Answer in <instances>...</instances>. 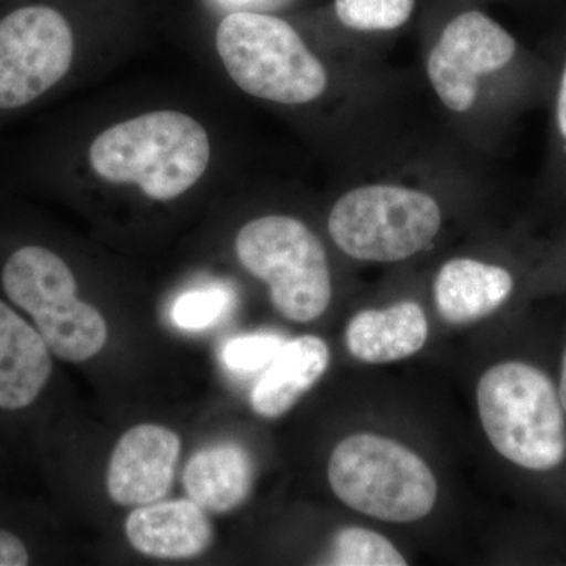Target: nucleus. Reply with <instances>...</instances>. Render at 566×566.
Instances as JSON below:
<instances>
[{
    "instance_id": "nucleus-10",
    "label": "nucleus",
    "mask_w": 566,
    "mask_h": 566,
    "mask_svg": "<svg viewBox=\"0 0 566 566\" xmlns=\"http://www.w3.org/2000/svg\"><path fill=\"white\" fill-rule=\"evenodd\" d=\"M180 438L159 424H137L122 436L107 469V493L118 505L140 506L166 497L180 455Z\"/></svg>"
},
{
    "instance_id": "nucleus-5",
    "label": "nucleus",
    "mask_w": 566,
    "mask_h": 566,
    "mask_svg": "<svg viewBox=\"0 0 566 566\" xmlns=\"http://www.w3.org/2000/svg\"><path fill=\"white\" fill-rule=\"evenodd\" d=\"M327 479L346 506L386 523L423 520L438 502V480L430 465L385 436L357 433L338 442Z\"/></svg>"
},
{
    "instance_id": "nucleus-8",
    "label": "nucleus",
    "mask_w": 566,
    "mask_h": 566,
    "mask_svg": "<svg viewBox=\"0 0 566 566\" xmlns=\"http://www.w3.org/2000/svg\"><path fill=\"white\" fill-rule=\"evenodd\" d=\"M74 35L69 20L46 3L17 7L0 18V111L29 106L69 74Z\"/></svg>"
},
{
    "instance_id": "nucleus-22",
    "label": "nucleus",
    "mask_w": 566,
    "mask_h": 566,
    "mask_svg": "<svg viewBox=\"0 0 566 566\" xmlns=\"http://www.w3.org/2000/svg\"><path fill=\"white\" fill-rule=\"evenodd\" d=\"M554 132L562 150L566 151V59L558 77L556 103H554Z\"/></svg>"
},
{
    "instance_id": "nucleus-4",
    "label": "nucleus",
    "mask_w": 566,
    "mask_h": 566,
    "mask_svg": "<svg viewBox=\"0 0 566 566\" xmlns=\"http://www.w3.org/2000/svg\"><path fill=\"white\" fill-rule=\"evenodd\" d=\"M0 285L9 303L28 316L59 359L84 363L106 345L103 315L77 297L69 263L46 245L13 249L3 260Z\"/></svg>"
},
{
    "instance_id": "nucleus-21",
    "label": "nucleus",
    "mask_w": 566,
    "mask_h": 566,
    "mask_svg": "<svg viewBox=\"0 0 566 566\" xmlns=\"http://www.w3.org/2000/svg\"><path fill=\"white\" fill-rule=\"evenodd\" d=\"M31 547L21 535L0 526V566H25L31 564Z\"/></svg>"
},
{
    "instance_id": "nucleus-1",
    "label": "nucleus",
    "mask_w": 566,
    "mask_h": 566,
    "mask_svg": "<svg viewBox=\"0 0 566 566\" xmlns=\"http://www.w3.org/2000/svg\"><path fill=\"white\" fill-rule=\"evenodd\" d=\"M210 159L207 129L178 111L148 112L117 123L88 148V163L99 178L112 185L139 186L158 202H169L193 188Z\"/></svg>"
},
{
    "instance_id": "nucleus-12",
    "label": "nucleus",
    "mask_w": 566,
    "mask_h": 566,
    "mask_svg": "<svg viewBox=\"0 0 566 566\" xmlns=\"http://www.w3.org/2000/svg\"><path fill=\"white\" fill-rule=\"evenodd\" d=\"M134 549L155 558H192L210 547L212 527L203 509L191 499L137 506L126 520Z\"/></svg>"
},
{
    "instance_id": "nucleus-2",
    "label": "nucleus",
    "mask_w": 566,
    "mask_h": 566,
    "mask_svg": "<svg viewBox=\"0 0 566 566\" xmlns=\"http://www.w3.org/2000/svg\"><path fill=\"white\" fill-rule=\"evenodd\" d=\"M216 51L241 91L264 102L300 106L318 102L329 73L289 22L238 11L216 31Z\"/></svg>"
},
{
    "instance_id": "nucleus-14",
    "label": "nucleus",
    "mask_w": 566,
    "mask_h": 566,
    "mask_svg": "<svg viewBox=\"0 0 566 566\" xmlns=\"http://www.w3.org/2000/svg\"><path fill=\"white\" fill-rule=\"evenodd\" d=\"M428 340V319L415 301L359 312L346 327V348L365 364H389L408 359Z\"/></svg>"
},
{
    "instance_id": "nucleus-18",
    "label": "nucleus",
    "mask_w": 566,
    "mask_h": 566,
    "mask_svg": "<svg viewBox=\"0 0 566 566\" xmlns=\"http://www.w3.org/2000/svg\"><path fill=\"white\" fill-rule=\"evenodd\" d=\"M415 9L416 0H335L338 21L364 33L397 31Z\"/></svg>"
},
{
    "instance_id": "nucleus-9",
    "label": "nucleus",
    "mask_w": 566,
    "mask_h": 566,
    "mask_svg": "<svg viewBox=\"0 0 566 566\" xmlns=\"http://www.w3.org/2000/svg\"><path fill=\"white\" fill-rule=\"evenodd\" d=\"M520 55L515 36L482 11H464L446 25L428 52L424 71L438 102L450 114L468 115L483 88Z\"/></svg>"
},
{
    "instance_id": "nucleus-6",
    "label": "nucleus",
    "mask_w": 566,
    "mask_h": 566,
    "mask_svg": "<svg viewBox=\"0 0 566 566\" xmlns=\"http://www.w3.org/2000/svg\"><path fill=\"white\" fill-rule=\"evenodd\" d=\"M442 227L434 196L395 181L365 182L331 208L327 232L349 259L397 263L427 251Z\"/></svg>"
},
{
    "instance_id": "nucleus-16",
    "label": "nucleus",
    "mask_w": 566,
    "mask_h": 566,
    "mask_svg": "<svg viewBox=\"0 0 566 566\" xmlns=\"http://www.w3.org/2000/svg\"><path fill=\"white\" fill-rule=\"evenodd\" d=\"M251 453L237 442H222L200 450L186 465L189 499L212 513H227L243 504L253 486Z\"/></svg>"
},
{
    "instance_id": "nucleus-7",
    "label": "nucleus",
    "mask_w": 566,
    "mask_h": 566,
    "mask_svg": "<svg viewBox=\"0 0 566 566\" xmlns=\"http://www.w3.org/2000/svg\"><path fill=\"white\" fill-rule=\"evenodd\" d=\"M245 271L270 286L271 303L286 319L315 322L333 300L326 249L303 221L270 214L245 223L234 240Z\"/></svg>"
},
{
    "instance_id": "nucleus-19",
    "label": "nucleus",
    "mask_w": 566,
    "mask_h": 566,
    "mask_svg": "<svg viewBox=\"0 0 566 566\" xmlns=\"http://www.w3.org/2000/svg\"><path fill=\"white\" fill-rule=\"evenodd\" d=\"M234 305V293L227 285H208L177 297L172 322L180 329L203 331L226 318Z\"/></svg>"
},
{
    "instance_id": "nucleus-20",
    "label": "nucleus",
    "mask_w": 566,
    "mask_h": 566,
    "mask_svg": "<svg viewBox=\"0 0 566 566\" xmlns=\"http://www.w3.org/2000/svg\"><path fill=\"white\" fill-rule=\"evenodd\" d=\"M285 340L275 334H249L227 342L222 349V363L234 374H253L268 367Z\"/></svg>"
},
{
    "instance_id": "nucleus-17",
    "label": "nucleus",
    "mask_w": 566,
    "mask_h": 566,
    "mask_svg": "<svg viewBox=\"0 0 566 566\" xmlns=\"http://www.w3.org/2000/svg\"><path fill=\"white\" fill-rule=\"evenodd\" d=\"M327 564L337 566H405L403 554L381 534L346 527L335 534Z\"/></svg>"
},
{
    "instance_id": "nucleus-23",
    "label": "nucleus",
    "mask_w": 566,
    "mask_h": 566,
    "mask_svg": "<svg viewBox=\"0 0 566 566\" xmlns=\"http://www.w3.org/2000/svg\"><path fill=\"white\" fill-rule=\"evenodd\" d=\"M558 398H560L562 408L566 412V349L564 360H562L560 387H558Z\"/></svg>"
},
{
    "instance_id": "nucleus-3",
    "label": "nucleus",
    "mask_w": 566,
    "mask_h": 566,
    "mask_svg": "<svg viewBox=\"0 0 566 566\" xmlns=\"http://www.w3.org/2000/svg\"><path fill=\"white\" fill-rule=\"evenodd\" d=\"M476 408L499 455L528 471H551L566 455L564 408L556 387L538 368L502 363L476 385Z\"/></svg>"
},
{
    "instance_id": "nucleus-11",
    "label": "nucleus",
    "mask_w": 566,
    "mask_h": 566,
    "mask_svg": "<svg viewBox=\"0 0 566 566\" xmlns=\"http://www.w3.org/2000/svg\"><path fill=\"white\" fill-rule=\"evenodd\" d=\"M51 354L29 319L0 300V415H22L39 403L51 381Z\"/></svg>"
},
{
    "instance_id": "nucleus-13",
    "label": "nucleus",
    "mask_w": 566,
    "mask_h": 566,
    "mask_svg": "<svg viewBox=\"0 0 566 566\" xmlns=\"http://www.w3.org/2000/svg\"><path fill=\"white\" fill-rule=\"evenodd\" d=\"M513 289L515 279L506 268L461 256L439 268L434 303L447 323L468 324L497 311Z\"/></svg>"
},
{
    "instance_id": "nucleus-15",
    "label": "nucleus",
    "mask_w": 566,
    "mask_h": 566,
    "mask_svg": "<svg viewBox=\"0 0 566 566\" xmlns=\"http://www.w3.org/2000/svg\"><path fill=\"white\" fill-rule=\"evenodd\" d=\"M329 346L315 335L285 342L251 394L256 415L275 419L289 412L329 367Z\"/></svg>"
}]
</instances>
